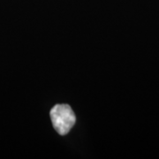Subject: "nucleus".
I'll list each match as a JSON object with an SVG mask.
<instances>
[{
  "label": "nucleus",
  "mask_w": 159,
  "mask_h": 159,
  "mask_svg": "<svg viewBox=\"0 0 159 159\" xmlns=\"http://www.w3.org/2000/svg\"><path fill=\"white\" fill-rule=\"evenodd\" d=\"M51 123L60 135L67 134L76 122V117L68 104H57L51 110Z\"/></svg>",
  "instance_id": "f257e3e1"
}]
</instances>
